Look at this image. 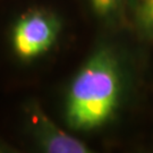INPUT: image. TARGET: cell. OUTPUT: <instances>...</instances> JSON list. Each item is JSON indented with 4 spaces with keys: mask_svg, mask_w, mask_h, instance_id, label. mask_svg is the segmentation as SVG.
<instances>
[{
    "mask_svg": "<svg viewBox=\"0 0 153 153\" xmlns=\"http://www.w3.org/2000/svg\"><path fill=\"white\" fill-rule=\"evenodd\" d=\"M58 34L56 21L43 13H32L18 21L13 33V45L24 59L42 55L55 43Z\"/></svg>",
    "mask_w": 153,
    "mask_h": 153,
    "instance_id": "obj_2",
    "label": "cell"
},
{
    "mask_svg": "<svg viewBox=\"0 0 153 153\" xmlns=\"http://www.w3.org/2000/svg\"><path fill=\"white\" fill-rule=\"evenodd\" d=\"M120 0H91L94 10L100 15H105L115 8Z\"/></svg>",
    "mask_w": 153,
    "mask_h": 153,
    "instance_id": "obj_5",
    "label": "cell"
},
{
    "mask_svg": "<svg viewBox=\"0 0 153 153\" xmlns=\"http://www.w3.org/2000/svg\"><path fill=\"white\" fill-rule=\"evenodd\" d=\"M39 131L43 148L48 152L84 153L88 151L82 142L58 129L53 124H51L42 116L39 119Z\"/></svg>",
    "mask_w": 153,
    "mask_h": 153,
    "instance_id": "obj_3",
    "label": "cell"
},
{
    "mask_svg": "<svg viewBox=\"0 0 153 153\" xmlns=\"http://www.w3.org/2000/svg\"><path fill=\"white\" fill-rule=\"evenodd\" d=\"M120 92V77L114 57L100 51L83 66L71 83L67 118L78 129L102 125L114 112Z\"/></svg>",
    "mask_w": 153,
    "mask_h": 153,
    "instance_id": "obj_1",
    "label": "cell"
},
{
    "mask_svg": "<svg viewBox=\"0 0 153 153\" xmlns=\"http://www.w3.org/2000/svg\"><path fill=\"white\" fill-rule=\"evenodd\" d=\"M137 11L143 24L153 31V0H138Z\"/></svg>",
    "mask_w": 153,
    "mask_h": 153,
    "instance_id": "obj_4",
    "label": "cell"
}]
</instances>
